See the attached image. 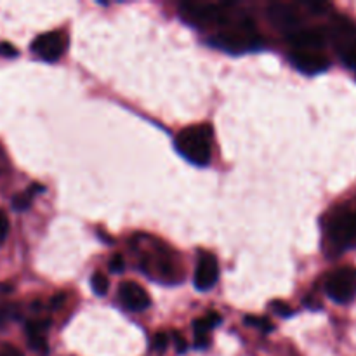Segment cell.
<instances>
[{"label":"cell","mask_w":356,"mask_h":356,"mask_svg":"<svg viewBox=\"0 0 356 356\" xmlns=\"http://www.w3.org/2000/svg\"><path fill=\"white\" fill-rule=\"evenodd\" d=\"M268 16H270L271 23L280 28V30L296 31L299 30V24H301V17H299L298 10L289 6V3H273V6H270Z\"/></svg>","instance_id":"11"},{"label":"cell","mask_w":356,"mask_h":356,"mask_svg":"<svg viewBox=\"0 0 356 356\" xmlns=\"http://www.w3.org/2000/svg\"><path fill=\"white\" fill-rule=\"evenodd\" d=\"M174 344H176V350H177V353H184V351H186V341H184V337L181 336V334H174Z\"/></svg>","instance_id":"25"},{"label":"cell","mask_w":356,"mask_h":356,"mask_svg":"<svg viewBox=\"0 0 356 356\" xmlns=\"http://www.w3.org/2000/svg\"><path fill=\"white\" fill-rule=\"evenodd\" d=\"M243 322H245V325L256 327V329H259L261 332H271V330H273V323H271L268 318H263V316L249 315L243 318Z\"/></svg>","instance_id":"17"},{"label":"cell","mask_w":356,"mask_h":356,"mask_svg":"<svg viewBox=\"0 0 356 356\" xmlns=\"http://www.w3.org/2000/svg\"><path fill=\"white\" fill-rule=\"evenodd\" d=\"M329 238L339 249L356 247V212L341 214L330 222Z\"/></svg>","instance_id":"6"},{"label":"cell","mask_w":356,"mask_h":356,"mask_svg":"<svg viewBox=\"0 0 356 356\" xmlns=\"http://www.w3.org/2000/svg\"><path fill=\"white\" fill-rule=\"evenodd\" d=\"M219 323H221V316H219L218 313H209V315L202 316V318H198L197 322L193 323L195 346H197L198 350L209 346V341H211L209 339V334H211V330L214 329V327H218Z\"/></svg>","instance_id":"13"},{"label":"cell","mask_w":356,"mask_h":356,"mask_svg":"<svg viewBox=\"0 0 356 356\" xmlns=\"http://www.w3.org/2000/svg\"><path fill=\"white\" fill-rule=\"evenodd\" d=\"M0 56H3V58H16L17 49L14 45H10L9 42H2L0 44Z\"/></svg>","instance_id":"23"},{"label":"cell","mask_w":356,"mask_h":356,"mask_svg":"<svg viewBox=\"0 0 356 356\" xmlns=\"http://www.w3.org/2000/svg\"><path fill=\"white\" fill-rule=\"evenodd\" d=\"M16 316V312H14V306L10 305H0V330L6 327V323L9 320H13Z\"/></svg>","instance_id":"18"},{"label":"cell","mask_w":356,"mask_h":356,"mask_svg":"<svg viewBox=\"0 0 356 356\" xmlns=\"http://www.w3.org/2000/svg\"><path fill=\"white\" fill-rule=\"evenodd\" d=\"M232 3H181V17L195 26H221L232 23Z\"/></svg>","instance_id":"3"},{"label":"cell","mask_w":356,"mask_h":356,"mask_svg":"<svg viewBox=\"0 0 356 356\" xmlns=\"http://www.w3.org/2000/svg\"><path fill=\"white\" fill-rule=\"evenodd\" d=\"M271 308H273V312H277L280 316H291L292 315V309L289 308V306L285 305V302H282V301L271 302Z\"/></svg>","instance_id":"24"},{"label":"cell","mask_w":356,"mask_h":356,"mask_svg":"<svg viewBox=\"0 0 356 356\" xmlns=\"http://www.w3.org/2000/svg\"><path fill=\"white\" fill-rule=\"evenodd\" d=\"M108 266H110V271L111 273H122V271L125 270V261L122 256H113L110 259V263H108Z\"/></svg>","instance_id":"20"},{"label":"cell","mask_w":356,"mask_h":356,"mask_svg":"<svg viewBox=\"0 0 356 356\" xmlns=\"http://www.w3.org/2000/svg\"><path fill=\"white\" fill-rule=\"evenodd\" d=\"M219 278V264L214 254L202 252L195 268V287L198 291H209L216 285Z\"/></svg>","instance_id":"8"},{"label":"cell","mask_w":356,"mask_h":356,"mask_svg":"<svg viewBox=\"0 0 356 356\" xmlns=\"http://www.w3.org/2000/svg\"><path fill=\"white\" fill-rule=\"evenodd\" d=\"M289 44L296 47V51L320 52L325 45V35L318 30H296L289 33Z\"/></svg>","instance_id":"12"},{"label":"cell","mask_w":356,"mask_h":356,"mask_svg":"<svg viewBox=\"0 0 356 356\" xmlns=\"http://www.w3.org/2000/svg\"><path fill=\"white\" fill-rule=\"evenodd\" d=\"M10 291H13L10 285H0V294H9Z\"/></svg>","instance_id":"26"},{"label":"cell","mask_w":356,"mask_h":356,"mask_svg":"<svg viewBox=\"0 0 356 356\" xmlns=\"http://www.w3.org/2000/svg\"><path fill=\"white\" fill-rule=\"evenodd\" d=\"M209 44L229 54H242V52L263 47V38L256 31L252 19L242 17L233 28L219 31L218 35L209 38Z\"/></svg>","instance_id":"1"},{"label":"cell","mask_w":356,"mask_h":356,"mask_svg":"<svg viewBox=\"0 0 356 356\" xmlns=\"http://www.w3.org/2000/svg\"><path fill=\"white\" fill-rule=\"evenodd\" d=\"M118 299L122 305L129 309V312H145L149 308L152 301L149 296L146 294L145 289L141 285L134 284V282H124L118 287Z\"/></svg>","instance_id":"9"},{"label":"cell","mask_w":356,"mask_h":356,"mask_svg":"<svg viewBox=\"0 0 356 356\" xmlns=\"http://www.w3.org/2000/svg\"><path fill=\"white\" fill-rule=\"evenodd\" d=\"M49 329L47 320H31L26 323L28 344L35 351H47V341H45V330Z\"/></svg>","instance_id":"14"},{"label":"cell","mask_w":356,"mask_h":356,"mask_svg":"<svg viewBox=\"0 0 356 356\" xmlns=\"http://www.w3.org/2000/svg\"><path fill=\"white\" fill-rule=\"evenodd\" d=\"M38 191H44V188L38 186V184H33V186H31L28 191H24V193L14 197V200H13L14 211H19V212L26 211V209L31 205V200H33V197L38 193Z\"/></svg>","instance_id":"15"},{"label":"cell","mask_w":356,"mask_h":356,"mask_svg":"<svg viewBox=\"0 0 356 356\" xmlns=\"http://www.w3.org/2000/svg\"><path fill=\"white\" fill-rule=\"evenodd\" d=\"M325 292L334 302L346 305L356 298V268H341L329 275Z\"/></svg>","instance_id":"4"},{"label":"cell","mask_w":356,"mask_h":356,"mask_svg":"<svg viewBox=\"0 0 356 356\" xmlns=\"http://www.w3.org/2000/svg\"><path fill=\"white\" fill-rule=\"evenodd\" d=\"M212 129L209 125L186 127L176 136V149L195 165L205 167L211 163Z\"/></svg>","instance_id":"2"},{"label":"cell","mask_w":356,"mask_h":356,"mask_svg":"<svg viewBox=\"0 0 356 356\" xmlns=\"http://www.w3.org/2000/svg\"><path fill=\"white\" fill-rule=\"evenodd\" d=\"M341 59L350 68L356 70V24L346 17H336L330 30Z\"/></svg>","instance_id":"5"},{"label":"cell","mask_w":356,"mask_h":356,"mask_svg":"<svg viewBox=\"0 0 356 356\" xmlns=\"http://www.w3.org/2000/svg\"><path fill=\"white\" fill-rule=\"evenodd\" d=\"M167 346H169V337H167V334L159 332L155 337H153V350L155 351L163 353V351L167 350Z\"/></svg>","instance_id":"19"},{"label":"cell","mask_w":356,"mask_h":356,"mask_svg":"<svg viewBox=\"0 0 356 356\" xmlns=\"http://www.w3.org/2000/svg\"><path fill=\"white\" fill-rule=\"evenodd\" d=\"M7 233H9V218L3 211H0V243L6 240Z\"/></svg>","instance_id":"21"},{"label":"cell","mask_w":356,"mask_h":356,"mask_svg":"<svg viewBox=\"0 0 356 356\" xmlns=\"http://www.w3.org/2000/svg\"><path fill=\"white\" fill-rule=\"evenodd\" d=\"M90 287H92L96 296H104L108 289H110V282H108V278L103 273H94L92 278H90Z\"/></svg>","instance_id":"16"},{"label":"cell","mask_w":356,"mask_h":356,"mask_svg":"<svg viewBox=\"0 0 356 356\" xmlns=\"http://www.w3.org/2000/svg\"><path fill=\"white\" fill-rule=\"evenodd\" d=\"M66 49V40L59 31H49V33L38 35L31 44V51L44 61H58Z\"/></svg>","instance_id":"7"},{"label":"cell","mask_w":356,"mask_h":356,"mask_svg":"<svg viewBox=\"0 0 356 356\" xmlns=\"http://www.w3.org/2000/svg\"><path fill=\"white\" fill-rule=\"evenodd\" d=\"M291 63L306 75H316V73L327 72L330 61L320 52L312 51H294L291 54Z\"/></svg>","instance_id":"10"},{"label":"cell","mask_w":356,"mask_h":356,"mask_svg":"<svg viewBox=\"0 0 356 356\" xmlns=\"http://www.w3.org/2000/svg\"><path fill=\"white\" fill-rule=\"evenodd\" d=\"M0 356H23V353L13 344L0 343Z\"/></svg>","instance_id":"22"}]
</instances>
